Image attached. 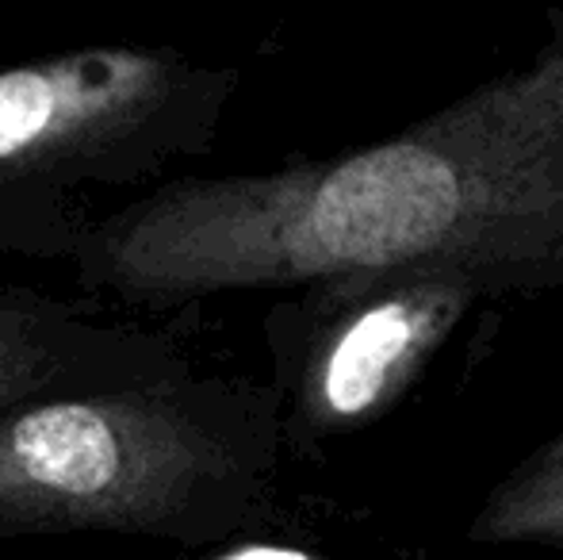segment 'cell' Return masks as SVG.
I'll return each mask as SVG.
<instances>
[{"instance_id":"cell-1","label":"cell","mask_w":563,"mask_h":560,"mask_svg":"<svg viewBox=\"0 0 563 560\" xmlns=\"http://www.w3.org/2000/svg\"><path fill=\"white\" fill-rule=\"evenodd\" d=\"M544 20L521 66L395 135L157 196L108 239L112 277L196 296L441 262L490 299L563 292V8Z\"/></svg>"},{"instance_id":"cell-2","label":"cell","mask_w":563,"mask_h":560,"mask_svg":"<svg viewBox=\"0 0 563 560\" xmlns=\"http://www.w3.org/2000/svg\"><path fill=\"white\" fill-rule=\"evenodd\" d=\"M265 449L142 396L54 399L0 422V523L157 526L245 495Z\"/></svg>"},{"instance_id":"cell-3","label":"cell","mask_w":563,"mask_h":560,"mask_svg":"<svg viewBox=\"0 0 563 560\" xmlns=\"http://www.w3.org/2000/svg\"><path fill=\"white\" fill-rule=\"evenodd\" d=\"M291 353L296 419L319 438L368 430L422 384L487 288L460 265L422 262L307 284Z\"/></svg>"},{"instance_id":"cell-4","label":"cell","mask_w":563,"mask_h":560,"mask_svg":"<svg viewBox=\"0 0 563 560\" xmlns=\"http://www.w3.org/2000/svg\"><path fill=\"white\" fill-rule=\"evenodd\" d=\"M169 89V62L142 51H77L0 74V173L100 142Z\"/></svg>"},{"instance_id":"cell-5","label":"cell","mask_w":563,"mask_h":560,"mask_svg":"<svg viewBox=\"0 0 563 560\" xmlns=\"http://www.w3.org/2000/svg\"><path fill=\"white\" fill-rule=\"evenodd\" d=\"M483 549H552L563 553V433L529 449L487 492L467 523Z\"/></svg>"},{"instance_id":"cell-6","label":"cell","mask_w":563,"mask_h":560,"mask_svg":"<svg viewBox=\"0 0 563 560\" xmlns=\"http://www.w3.org/2000/svg\"><path fill=\"white\" fill-rule=\"evenodd\" d=\"M35 350L23 342H15L12 334H4L0 330V399L8 396V392L23 388V384L35 376Z\"/></svg>"},{"instance_id":"cell-7","label":"cell","mask_w":563,"mask_h":560,"mask_svg":"<svg viewBox=\"0 0 563 560\" xmlns=\"http://www.w3.org/2000/svg\"><path fill=\"white\" fill-rule=\"evenodd\" d=\"M216 560H327L311 549L299 546H280V541H250V546H234L227 553H219Z\"/></svg>"}]
</instances>
